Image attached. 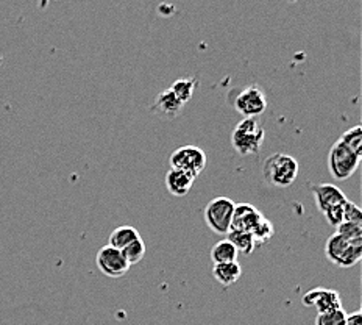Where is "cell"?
Returning a JSON list of instances; mask_svg holds the SVG:
<instances>
[{
	"instance_id": "e0dca14e",
	"label": "cell",
	"mask_w": 362,
	"mask_h": 325,
	"mask_svg": "<svg viewBox=\"0 0 362 325\" xmlns=\"http://www.w3.org/2000/svg\"><path fill=\"white\" fill-rule=\"evenodd\" d=\"M238 251L228 239H222L211 248V261L214 264L220 263H231L238 261Z\"/></svg>"
},
{
	"instance_id": "8fae6325",
	"label": "cell",
	"mask_w": 362,
	"mask_h": 325,
	"mask_svg": "<svg viewBox=\"0 0 362 325\" xmlns=\"http://www.w3.org/2000/svg\"><path fill=\"white\" fill-rule=\"evenodd\" d=\"M261 219L263 213L256 207L250 205V203H239V205L234 207L231 230L252 232Z\"/></svg>"
},
{
	"instance_id": "603a6c76",
	"label": "cell",
	"mask_w": 362,
	"mask_h": 325,
	"mask_svg": "<svg viewBox=\"0 0 362 325\" xmlns=\"http://www.w3.org/2000/svg\"><path fill=\"white\" fill-rule=\"evenodd\" d=\"M347 313L342 308L319 313L315 317V325H345Z\"/></svg>"
},
{
	"instance_id": "9c48e42d",
	"label": "cell",
	"mask_w": 362,
	"mask_h": 325,
	"mask_svg": "<svg viewBox=\"0 0 362 325\" xmlns=\"http://www.w3.org/2000/svg\"><path fill=\"white\" fill-rule=\"evenodd\" d=\"M302 301L304 307H314L317 313H327V311L342 308L339 292L334 290L322 288V286L308 291Z\"/></svg>"
},
{
	"instance_id": "277c9868",
	"label": "cell",
	"mask_w": 362,
	"mask_h": 325,
	"mask_svg": "<svg viewBox=\"0 0 362 325\" xmlns=\"http://www.w3.org/2000/svg\"><path fill=\"white\" fill-rule=\"evenodd\" d=\"M325 255L336 266L353 267L362 257V243H348L340 235L334 233L327 241Z\"/></svg>"
},
{
	"instance_id": "52a82bcc",
	"label": "cell",
	"mask_w": 362,
	"mask_h": 325,
	"mask_svg": "<svg viewBox=\"0 0 362 325\" xmlns=\"http://www.w3.org/2000/svg\"><path fill=\"white\" fill-rule=\"evenodd\" d=\"M234 108L244 118H259L268 108V99L258 85L245 86L234 100Z\"/></svg>"
},
{
	"instance_id": "4fadbf2b",
	"label": "cell",
	"mask_w": 362,
	"mask_h": 325,
	"mask_svg": "<svg viewBox=\"0 0 362 325\" xmlns=\"http://www.w3.org/2000/svg\"><path fill=\"white\" fill-rule=\"evenodd\" d=\"M194 182H195V177H192L181 169L170 168V171L166 174V188L169 193L175 197L188 196Z\"/></svg>"
},
{
	"instance_id": "d4e9b609",
	"label": "cell",
	"mask_w": 362,
	"mask_h": 325,
	"mask_svg": "<svg viewBox=\"0 0 362 325\" xmlns=\"http://www.w3.org/2000/svg\"><path fill=\"white\" fill-rule=\"evenodd\" d=\"M325 216L327 222L331 227H339L342 222H344V205H339V207H334L331 209H328V212L323 213Z\"/></svg>"
},
{
	"instance_id": "ffe728a7",
	"label": "cell",
	"mask_w": 362,
	"mask_h": 325,
	"mask_svg": "<svg viewBox=\"0 0 362 325\" xmlns=\"http://www.w3.org/2000/svg\"><path fill=\"white\" fill-rule=\"evenodd\" d=\"M120 252H122L125 260L129 261V264L131 266V264L141 263L142 258L145 257V252H147V247H145V243L142 241V238H139L136 241H133L131 244L124 247Z\"/></svg>"
},
{
	"instance_id": "5b68a950",
	"label": "cell",
	"mask_w": 362,
	"mask_h": 325,
	"mask_svg": "<svg viewBox=\"0 0 362 325\" xmlns=\"http://www.w3.org/2000/svg\"><path fill=\"white\" fill-rule=\"evenodd\" d=\"M234 207H236V203L230 197H215V199L209 200L205 208L206 225L214 233L227 235L231 230Z\"/></svg>"
},
{
	"instance_id": "7a4b0ae2",
	"label": "cell",
	"mask_w": 362,
	"mask_h": 325,
	"mask_svg": "<svg viewBox=\"0 0 362 325\" xmlns=\"http://www.w3.org/2000/svg\"><path fill=\"white\" fill-rule=\"evenodd\" d=\"M298 161L286 154H273L263 164L264 182L275 188H288L297 180Z\"/></svg>"
},
{
	"instance_id": "7c38bea8",
	"label": "cell",
	"mask_w": 362,
	"mask_h": 325,
	"mask_svg": "<svg viewBox=\"0 0 362 325\" xmlns=\"http://www.w3.org/2000/svg\"><path fill=\"white\" fill-rule=\"evenodd\" d=\"M183 104L175 97L174 93L170 89H166L156 95L154 105L150 106V111L158 114V116L167 118V119H175L183 110Z\"/></svg>"
},
{
	"instance_id": "d6986e66",
	"label": "cell",
	"mask_w": 362,
	"mask_h": 325,
	"mask_svg": "<svg viewBox=\"0 0 362 325\" xmlns=\"http://www.w3.org/2000/svg\"><path fill=\"white\" fill-rule=\"evenodd\" d=\"M339 143H342L345 148L354 152L358 157H362V129L361 125H354L353 129L347 130L344 135L339 138Z\"/></svg>"
},
{
	"instance_id": "cb8c5ba5",
	"label": "cell",
	"mask_w": 362,
	"mask_h": 325,
	"mask_svg": "<svg viewBox=\"0 0 362 325\" xmlns=\"http://www.w3.org/2000/svg\"><path fill=\"white\" fill-rule=\"evenodd\" d=\"M344 222L362 225V209L352 200H347L344 203Z\"/></svg>"
},
{
	"instance_id": "3957f363",
	"label": "cell",
	"mask_w": 362,
	"mask_h": 325,
	"mask_svg": "<svg viewBox=\"0 0 362 325\" xmlns=\"http://www.w3.org/2000/svg\"><path fill=\"white\" fill-rule=\"evenodd\" d=\"M361 157L352 152L344 144L336 141L328 154V171L334 180H348L359 168Z\"/></svg>"
},
{
	"instance_id": "484cf974",
	"label": "cell",
	"mask_w": 362,
	"mask_h": 325,
	"mask_svg": "<svg viewBox=\"0 0 362 325\" xmlns=\"http://www.w3.org/2000/svg\"><path fill=\"white\" fill-rule=\"evenodd\" d=\"M345 325H362V313L358 310L345 316Z\"/></svg>"
},
{
	"instance_id": "8992f818",
	"label": "cell",
	"mask_w": 362,
	"mask_h": 325,
	"mask_svg": "<svg viewBox=\"0 0 362 325\" xmlns=\"http://www.w3.org/2000/svg\"><path fill=\"white\" fill-rule=\"evenodd\" d=\"M170 168L181 169L197 178L206 168V154L197 145H183L170 155Z\"/></svg>"
},
{
	"instance_id": "7402d4cb",
	"label": "cell",
	"mask_w": 362,
	"mask_h": 325,
	"mask_svg": "<svg viewBox=\"0 0 362 325\" xmlns=\"http://www.w3.org/2000/svg\"><path fill=\"white\" fill-rule=\"evenodd\" d=\"M336 233L340 235L348 243H362V225L342 222L339 227H336Z\"/></svg>"
},
{
	"instance_id": "ac0fdd59",
	"label": "cell",
	"mask_w": 362,
	"mask_h": 325,
	"mask_svg": "<svg viewBox=\"0 0 362 325\" xmlns=\"http://www.w3.org/2000/svg\"><path fill=\"white\" fill-rule=\"evenodd\" d=\"M197 86V80L194 79H180L172 83V86L169 89L174 93V95L179 99L183 105H186L188 102L192 99L194 91Z\"/></svg>"
},
{
	"instance_id": "2e32d148",
	"label": "cell",
	"mask_w": 362,
	"mask_h": 325,
	"mask_svg": "<svg viewBox=\"0 0 362 325\" xmlns=\"http://www.w3.org/2000/svg\"><path fill=\"white\" fill-rule=\"evenodd\" d=\"M227 239L234 246L238 253H242V255H252L256 247L255 239H253L250 232L230 230L227 233Z\"/></svg>"
},
{
	"instance_id": "30bf717a",
	"label": "cell",
	"mask_w": 362,
	"mask_h": 325,
	"mask_svg": "<svg viewBox=\"0 0 362 325\" xmlns=\"http://www.w3.org/2000/svg\"><path fill=\"white\" fill-rule=\"evenodd\" d=\"M313 194L315 197L317 208L320 209V213H325V212H328V209H331L334 207L344 205V203L348 200L345 194L342 193V191L336 187V184H331V183L314 184Z\"/></svg>"
},
{
	"instance_id": "5bb4252c",
	"label": "cell",
	"mask_w": 362,
	"mask_h": 325,
	"mask_svg": "<svg viewBox=\"0 0 362 325\" xmlns=\"http://www.w3.org/2000/svg\"><path fill=\"white\" fill-rule=\"evenodd\" d=\"M213 276L222 286H231L238 282L240 276H242V267H240L238 261L214 264Z\"/></svg>"
},
{
	"instance_id": "6da1fadb",
	"label": "cell",
	"mask_w": 362,
	"mask_h": 325,
	"mask_svg": "<svg viewBox=\"0 0 362 325\" xmlns=\"http://www.w3.org/2000/svg\"><path fill=\"white\" fill-rule=\"evenodd\" d=\"M264 136L265 132L259 118H244L233 130V149L242 157L258 155L264 143Z\"/></svg>"
},
{
	"instance_id": "ba28073f",
	"label": "cell",
	"mask_w": 362,
	"mask_h": 325,
	"mask_svg": "<svg viewBox=\"0 0 362 325\" xmlns=\"http://www.w3.org/2000/svg\"><path fill=\"white\" fill-rule=\"evenodd\" d=\"M95 263H97V267L101 271V274H105L106 277L111 278L122 277L130 269L129 261L125 260L122 252L111 246H105L100 248L97 252Z\"/></svg>"
},
{
	"instance_id": "9a60e30c",
	"label": "cell",
	"mask_w": 362,
	"mask_h": 325,
	"mask_svg": "<svg viewBox=\"0 0 362 325\" xmlns=\"http://www.w3.org/2000/svg\"><path fill=\"white\" fill-rule=\"evenodd\" d=\"M141 238V235L136 230L135 227L131 225H120L117 228H114L110 235V243L108 246H111L114 248H119L122 251L124 247H126L129 244H131L133 241H136Z\"/></svg>"
},
{
	"instance_id": "44dd1931",
	"label": "cell",
	"mask_w": 362,
	"mask_h": 325,
	"mask_svg": "<svg viewBox=\"0 0 362 325\" xmlns=\"http://www.w3.org/2000/svg\"><path fill=\"white\" fill-rule=\"evenodd\" d=\"M250 233H252L253 239H255V244L261 246V244L268 243V241H270L273 233H275V227H273V224L268 218H264L263 216V219L258 222L256 227L253 228Z\"/></svg>"
}]
</instances>
